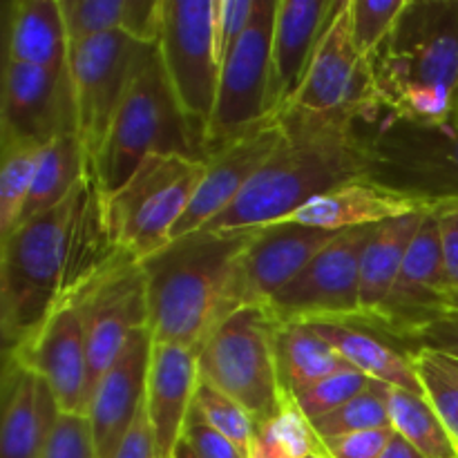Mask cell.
<instances>
[{
    "label": "cell",
    "mask_w": 458,
    "mask_h": 458,
    "mask_svg": "<svg viewBox=\"0 0 458 458\" xmlns=\"http://www.w3.org/2000/svg\"><path fill=\"white\" fill-rule=\"evenodd\" d=\"M125 253L106 217V192L89 173L63 204L0 240V335L4 353L25 347Z\"/></svg>",
    "instance_id": "obj_1"
},
{
    "label": "cell",
    "mask_w": 458,
    "mask_h": 458,
    "mask_svg": "<svg viewBox=\"0 0 458 458\" xmlns=\"http://www.w3.org/2000/svg\"><path fill=\"white\" fill-rule=\"evenodd\" d=\"M282 141L231 208L201 231H240L277 224L343 183L365 179L369 152L358 116L284 110Z\"/></svg>",
    "instance_id": "obj_2"
},
{
    "label": "cell",
    "mask_w": 458,
    "mask_h": 458,
    "mask_svg": "<svg viewBox=\"0 0 458 458\" xmlns=\"http://www.w3.org/2000/svg\"><path fill=\"white\" fill-rule=\"evenodd\" d=\"M255 235L258 228L197 231L143 259L155 343L199 352L240 311V264Z\"/></svg>",
    "instance_id": "obj_3"
},
{
    "label": "cell",
    "mask_w": 458,
    "mask_h": 458,
    "mask_svg": "<svg viewBox=\"0 0 458 458\" xmlns=\"http://www.w3.org/2000/svg\"><path fill=\"white\" fill-rule=\"evenodd\" d=\"M385 114L437 123L458 112V0H407L387 38L367 56Z\"/></svg>",
    "instance_id": "obj_4"
},
{
    "label": "cell",
    "mask_w": 458,
    "mask_h": 458,
    "mask_svg": "<svg viewBox=\"0 0 458 458\" xmlns=\"http://www.w3.org/2000/svg\"><path fill=\"white\" fill-rule=\"evenodd\" d=\"M152 155H182L204 161L165 74L159 47L143 45L92 174L101 191L110 195Z\"/></svg>",
    "instance_id": "obj_5"
},
{
    "label": "cell",
    "mask_w": 458,
    "mask_h": 458,
    "mask_svg": "<svg viewBox=\"0 0 458 458\" xmlns=\"http://www.w3.org/2000/svg\"><path fill=\"white\" fill-rule=\"evenodd\" d=\"M358 128L369 152L367 179L428 204L458 199V112L437 123H419L374 106Z\"/></svg>",
    "instance_id": "obj_6"
},
{
    "label": "cell",
    "mask_w": 458,
    "mask_h": 458,
    "mask_svg": "<svg viewBox=\"0 0 458 458\" xmlns=\"http://www.w3.org/2000/svg\"><path fill=\"white\" fill-rule=\"evenodd\" d=\"M277 329L280 322L267 307H244L197 352L199 378L240 403L258 428L289 405L277 369Z\"/></svg>",
    "instance_id": "obj_7"
},
{
    "label": "cell",
    "mask_w": 458,
    "mask_h": 458,
    "mask_svg": "<svg viewBox=\"0 0 458 458\" xmlns=\"http://www.w3.org/2000/svg\"><path fill=\"white\" fill-rule=\"evenodd\" d=\"M206 161L152 155L132 177L106 195V217L116 249L143 262L173 242V231L191 206Z\"/></svg>",
    "instance_id": "obj_8"
},
{
    "label": "cell",
    "mask_w": 458,
    "mask_h": 458,
    "mask_svg": "<svg viewBox=\"0 0 458 458\" xmlns=\"http://www.w3.org/2000/svg\"><path fill=\"white\" fill-rule=\"evenodd\" d=\"M157 47L204 157L222 72L215 47V0H161Z\"/></svg>",
    "instance_id": "obj_9"
},
{
    "label": "cell",
    "mask_w": 458,
    "mask_h": 458,
    "mask_svg": "<svg viewBox=\"0 0 458 458\" xmlns=\"http://www.w3.org/2000/svg\"><path fill=\"white\" fill-rule=\"evenodd\" d=\"M276 9L277 0H259L253 25L222 63L217 101L206 134V159L276 121L268 114Z\"/></svg>",
    "instance_id": "obj_10"
},
{
    "label": "cell",
    "mask_w": 458,
    "mask_h": 458,
    "mask_svg": "<svg viewBox=\"0 0 458 458\" xmlns=\"http://www.w3.org/2000/svg\"><path fill=\"white\" fill-rule=\"evenodd\" d=\"M376 226L344 231L286 284L267 309L280 325H360V259Z\"/></svg>",
    "instance_id": "obj_11"
},
{
    "label": "cell",
    "mask_w": 458,
    "mask_h": 458,
    "mask_svg": "<svg viewBox=\"0 0 458 458\" xmlns=\"http://www.w3.org/2000/svg\"><path fill=\"white\" fill-rule=\"evenodd\" d=\"M141 47L143 43L121 31L97 36L70 47L67 70L74 89L76 134L89 168L106 146Z\"/></svg>",
    "instance_id": "obj_12"
},
{
    "label": "cell",
    "mask_w": 458,
    "mask_h": 458,
    "mask_svg": "<svg viewBox=\"0 0 458 458\" xmlns=\"http://www.w3.org/2000/svg\"><path fill=\"white\" fill-rule=\"evenodd\" d=\"M88 347L89 394L137 331L150 329L146 273L141 262L123 258L107 268L76 302Z\"/></svg>",
    "instance_id": "obj_13"
},
{
    "label": "cell",
    "mask_w": 458,
    "mask_h": 458,
    "mask_svg": "<svg viewBox=\"0 0 458 458\" xmlns=\"http://www.w3.org/2000/svg\"><path fill=\"white\" fill-rule=\"evenodd\" d=\"M374 106L369 63L353 38L352 4L349 0H340L313 54L302 85L286 110L362 119Z\"/></svg>",
    "instance_id": "obj_14"
},
{
    "label": "cell",
    "mask_w": 458,
    "mask_h": 458,
    "mask_svg": "<svg viewBox=\"0 0 458 458\" xmlns=\"http://www.w3.org/2000/svg\"><path fill=\"white\" fill-rule=\"evenodd\" d=\"M67 134H76L70 70H45L4 61L0 89V146L34 143L45 148Z\"/></svg>",
    "instance_id": "obj_15"
},
{
    "label": "cell",
    "mask_w": 458,
    "mask_h": 458,
    "mask_svg": "<svg viewBox=\"0 0 458 458\" xmlns=\"http://www.w3.org/2000/svg\"><path fill=\"white\" fill-rule=\"evenodd\" d=\"M445 295L447 273L441 231L437 215L429 208L407 249L401 273L369 329L410 343L416 331L443 313Z\"/></svg>",
    "instance_id": "obj_16"
},
{
    "label": "cell",
    "mask_w": 458,
    "mask_h": 458,
    "mask_svg": "<svg viewBox=\"0 0 458 458\" xmlns=\"http://www.w3.org/2000/svg\"><path fill=\"white\" fill-rule=\"evenodd\" d=\"M47 383L63 414H83L89 403L88 347L76 304L63 307L18 352L4 353Z\"/></svg>",
    "instance_id": "obj_17"
},
{
    "label": "cell",
    "mask_w": 458,
    "mask_h": 458,
    "mask_svg": "<svg viewBox=\"0 0 458 458\" xmlns=\"http://www.w3.org/2000/svg\"><path fill=\"white\" fill-rule=\"evenodd\" d=\"M338 235L302 224L258 226V235L240 264L242 309L267 307Z\"/></svg>",
    "instance_id": "obj_18"
},
{
    "label": "cell",
    "mask_w": 458,
    "mask_h": 458,
    "mask_svg": "<svg viewBox=\"0 0 458 458\" xmlns=\"http://www.w3.org/2000/svg\"><path fill=\"white\" fill-rule=\"evenodd\" d=\"M152 344L150 329L137 331L89 394L85 416L92 429L97 458H114L141 411Z\"/></svg>",
    "instance_id": "obj_19"
},
{
    "label": "cell",
    "mask_w": 458,
    "mask_h": 458,
    "mask_svg": "<svg viewBox=\"0 0 458 458\" xmlns=\"http://www.w3.org/2000/svg\"><path fill=\"white\" fill-rule=\"evenodd\" d=\"M280 141L282 128L280 121L276 119L264 128L255 130L249 137L208 157L204 177L197 186L191 206L174 226L173 240L201 231L224 210L231 208Z\"/></svg>",
    "instance_id": "obj_20"
},
{
    "label": "cell",
    "mask_w": 458,
    "mask_h": 458,
    "mask_svg": "<svg viewBox=\"0 0 458 458\" xmlns=\"http://www.w3.org/2000/svg\"><path fill=\"white\" fill-rule=\"evenodd\" d=\"M338 3L340 0H277L268 79V114L273 119H277L298 94Z\"/></svg>",
    "instance_id": "obj_21"
},
{
    "label": "cell",
    "mask_w": 458,
    "mask_h": 458,
    "mask_svg": "<svg viewBox=\"0 0 458 458\" xmlns=\"http://www.w3.org/2000/svg\"><path fill=\"white\" fill-rule=\"evenodd\" d=\"M199 367L197 352L179 344H152L146 383V414L157 458H174L195 403Z\"/></svg>",
    "instance_id": "obj_22"
},
{
    "label": "cell",
    "mask_w": 458,
    "mask_h": 458,
    "mask_svg": "<svg viewBox=\"0 0 458 458\" xmlns=\"http://www.w3.org/2000/svg\"><path fill=\"white\" fill-rule=\"evenodd\" d=\"M429 206L420 197L396 191L371 179H356L329 192L313 197L295 213L277 224H302L322 231H353V228L378 226L389 219L420 213ZM271 226V224H268Z\"/></svg>",
    "instance_id": "obj_23"
},
{
    "label": "cell",
    "mask_w": 458,
    "mask_h": 458,
    "mask_svg": "<svg viewBox=\"0 0 458 458\" xmlns=\"http://www.w3.org/2000/svg\"><path fill=\"white\" fill-rule=\"evenodd\" d=\"M0 458H43L63 416L52 389L16 358L4 356Z\"/></svg>",
    "instance_id": "obj_24"
},
{
    "label": "cell",
    "mask_w": 458,
    "mask_h": 458,
    "mask_svg": "<svg viewBox=\"0 0 458 458\" xmlns=\"http://www.w3.org/2000/svg\"><path fill=\"white\" fill-rule=\"evenodd\" d=\"M4 61L65 70L70 38L61 0H12L4 7Z\"/></svg>",
    "instance_id": "obj_25"
},
{
    "label": "cell",
    "mask_w": 458,
    "mask_h": 458,
    "mask_svg": "<svg viewBox=\"0 0 458 458\" xmlns=\"http://www.w3.org/2000/svg\"><path fill=\"white\" fill-rule=\"evenodd\" d=\"M311 327L331 349L340 353L347 365L365 374L369 380L425 396L423 385L416 376L411 349L401 352L369 327L356 322H311Z\"/></svg>",
    "instance_id": "obj_26"
},
{
    "label": "cell",
    "mask_w": 458,
    "mask_h": 458,
    "mask_svg": "<svg viewBox=\"0 0 458 458\" xmlns=\"http://www.w3.org/2000/svg\"><path fill=\"white\" fill-rule=\"evenodd\" d=\"M72 45L106 34H128L143 45H157L161 0H61Z\"/></svg>",
    "instance_id": "obj_27"
},
{
    "label": "cell",
    "mask_w": 458,
    "mask_h": 458,
    "mask_svg": "<svg viewBox=\"0 0 458 458\" xmlns=\"http://www.w3.org/2000/svg\"><path fill=\"white\" fill-rule=\"evenodd\" d=\"M432 208V206H429ZM428 208V210H429ZM428 210L405 215V217L389 219V222L376 226L374 237L367 244L360 259V313L362 327H369L378 316L380 307L387 300L398 273H401L403 259L411 240L419 233L420 222Z\"/></svg>",
    "instance_id": "obj_28"
},
{
    "label": "cell",
    "mask_w": 458,
    "mask_h": 458,
    "mask_svg": "<svg viewBox=\"0 0 458 458\" xmlns=\"http://www.w3.org/2000/svg\"><path fill=\"white\" fill-rule=\"evenodd\" d=\"M276 349L280 383L289 403H298L304 392L327 376L352 367L313 331L311 325H280Z\"/></svg>",
    "instance_id": "obj_29"
},
{
    "label": "cell",
    "mask_w": 458,
    "mask_h": 458,
    "mask_svg": "<svg viewBox=\"0 0 458 458\" xmlns=\"http://www.w3.org/2000/svg\"><path fill=\"white\" fill-rule=\"evenodd\" d=\"M89 173L92 168H89V161L76 134H67V137L45 146L40 152L38 168H36L25 208H22L21 224L63 204Z\"/></svg>",
    "instance_id": "obj_30"
},
{
    "label": "cell",
    "mask_w": 458,
    "mask_h": 458,
    "mask_svg": "<svg viewBox=\"0 0 458 458\" xmlns=\"http://www.w3.org/2000/svg\"><path fill=\"white\" fill-rule=\"evenodd\" d=\"M387 407L394 432L425 458H458V445L428 396L389 387Z\"/></svg>",
    "instance_id": "obj_31"
},
{
    "label": "cell",
    "mask_w": 458,
    "mask_h": 458,
    "mask_svg": "<svg viewBox=\"0 0 458 458\" xmlns=\"http://www.w3.org/2000/svg\"><path fill=\"white\" fill-rule=\"evenodd\" d=\"M43 148L34 143L0 146V240L21 224Z\"/></svg>",
    "instance_id": "obj_32"
},
{
    "label": "cell",
    "mask_w": 458,
    "mask_h": 458,
    "mask_svg": "<svg viewBox=\"0 0 458 458\" xmlns=\"http://www.w3.org/2000/svg\"><path fill=\"white\" fill-rule=\"evenodd\" d=\"M416 376L458 445V358L437 349H411Z\"/></svg>",
    "instance_id": "obj_33"
},
{
    "label": "cell",
    "mask_w": 458,
    "mask_h": 458,
    "mask_svg": "<svg viewBox=\"0 0 458 458\" xmlns=\"http://www.w3.org/2000/svg\"><path fill=\"white\" fill-rule=\"evenodd\" d=\"M389 385L371 380L365 392L358 394L343 407H338L331 414L313 420L311 428L320 441L327 438L343 437L352 432H365V429L392 428L389 423V407H387Z\"/></svg>",
    "instance_id": "obj_34"
},
{
    "label": "cell",
    "mask_w": 458,
    "mask_h": 458,
    "mask_svg": "<svg viewBox=\"0 0 458 458\" xmlns=\"http://www.w3.org/2000/svg\"><path fill=\"white\" fill-rule=\"evenodd\" d=\"M192 410H195L210 428L217 429L219 434H224V437L242 452V456L249 458L250 447H253L255 441V434H258V425H255V420L250 419L249 411H246L240 403H235L233 398H228L226 394L219 392L217 387H213V385H208L206 380L199 378Z\"/></svg>",
    "instance_id": "obj_35"
},
{
    "label": "cell",
    "mask_w": 458,
    "mask_h": 458,
    "mask_svg": "<svg viewBox=\"0 0 458 458\" xmlns=\"http://www.w3.org/2000/svg\"><path fill=\"white\" fill-rule=\"evenodd\" d=\"M371 380L365 374H360L353 367H344V369L335 371V374L327 376L325 380H320L318 385H313L309 392H304L298 398L295 405L300 407V411L304 414V419L309 423L322 419V416L331 414L338 407H343L344 403H349L352 398H356L358 394L365 392L367 385Z\"/></svg>",
    "instance_id": "obj_36"
},
{
    "label": "cell",
    "mask_w": 458,
    "mask_h": 458,
    "mask_svg": "<svg viewBox=\"0 0 458 458\" xmlns=\"http://www.w3.org/2000/svg\"><path fill=\"white\" fill-rule=\"evenodd\" d=\"M352 4V30L358 49L369 56L389 36L407 0H349Z\"/></svg>",
    "instance_id": "obj_37"
},
{
    "label": "cell",
    "mask_w": 458,
    "mask_h": 458,
    "mask_svg": "<svg viewBox=\"0 0 458 458\" xmlns=\"http://www.w3.org/2000/svg\"><path fill=\"white\" fill-rule=\"evenodd\" d=\"M259 0H215V47L219 63L226 61L258 16Z\"/></svg>",
    "instance_id": "obj_38"
},
{
    "label": "cell",
    "mask_w": 458,
    "mask_h": 458,
    "mask_svg": "<svg viewBox=\"0 0 458 458\" xmlns=\"http://www.w3.org/2000/svg\"><path fill=\"white\" fill-rule=\"evenodd\" d=\"M43 458H97L88 416L63 414L49 437Z\"/></svg>",
    "instance_id": "obj_39"
},
{
    "label": "cell",
    "mask_w": 458,
    "mask_h": 458,
    "mask_svg": "<svg viewBox=\"0 0 458 458\" xmlns=\"http://www.w3.org/2000/svg\"><path fill=\"white\" fill-rule=\"evenodd\" d=\"M392 428L365 429V432L343 434V437L320 441L329 458H378L394 438Z\"/></svg>",
    "instance_id": "obj_40"
},
{
    "label": "cell",
    "mask_w": 458,
    "mask_h": 458,
    "mask_svg": "<svg viewBox=\"0 0 458 458\" xmlns=\"http://www.w3.org/2000/svg\"><path fill=\"white\" fill-rule=\"evenodd\" d=\"M182 443L188 447L192 458H244L224 434L210 428L195 410L188 416Z\"/></svg>",
    "instance_id": "obj_41"
},
{
    "label": "cell",
    "mask_w": 458,
    "mask_h": 458,
    "mask_svg": "<svg viewBox=\"0 0 458 458\" xmlns=\"http://www.w3.org/2000/svg\"><path fill=\"white\" fill-rule=\"evenodd\" d=\"M441 231L443 259H445L447 291L458 289V199H443L432 204Z\"/></svg>",
    "instance_id": "obj_42"
},
{
    "label": "cell",
    "mask_w": 458,
    "mask_h": 458,
    "mask_svg": "<svg viewBox=\"0 0 458 458\" xmlns=\"http://www.w3.org/2000/svg\"><path fill=\"white\" fill-rule=\"evenodd\" d=\"M411 349H437L458 358V311H443L410 340Z\"/></svg>",
    "instance_id": "obj_43"
},
{
    "label": "cell",
    "mask_w": 458,
    "mask_h": 458,
    "mask_svg": "<svg viewBox=\"0 0 458 458\" xmlns=\"http://www.w3.org/2000/svg\"><path fill=\"white\" fill-rule=\"evenodd\" d=\"M114 458H157L155 438H152V429L146 414V401H143L141 411H139L137 420L130 428L128 437L123 438Z\"/></svg>",
    "instance_id": "obj_44"
},
{
    "label": "cell",
    "mask_w": 458,
    "mask_h": 458,
    "mask_svg": "<svg viewBox=\"0 0 458 458\" xmlns=\"http://www.w3.org/2000/svg\"><path fill=\"white\" fill-rule=\"evenodd\" d=\"M249 458H295V456L291 454V452L286 450L277 438H273L267 429H258Z\"/></svg>",
    "instance_id": "obj_45"
},
{
    "label": "cell",
    "mask_w": 458,
    "mask_h": 458,
    "mask_svg": "<svg viewBox=\"0 0 458 458\" xmlns=\"http://www.w3.org/2000/svg\"><path fill=\"white\" fill-rule=\"evenodd\" d=\"M378 458H425L416 447H411L405 438H401L398 434H394V438L389 441V445L385 447V452Z\"/></svg>",
    "instance_id": "obj_46"
},
{
    "label": "cell",
    "mask_w": 458,
    "mask_h": 458,
    "mask_svg": "<svg viewBox=\"0 0 458 458\" xmlns=\"http://www.w3.org/2000/svg\"><path fill=\"white\" fill-rule=\"evenodd\" d=\"M443 311H458V289L447 291L445 309H443Z\"/></svg>",
    "instance_id": "obj_47"
},
{
    "label": "cell",
    "mask_w": 458,
    "mask_h": 458,
    "mask_svg": "<svg viewBox=\"0 0 458 458\" xmlns=\"http://www.w3.org/2000/svg\"><path fill=\"white\" fill-rule=\"evenodd\" d=\"M302 458H329V456H327V452L322 450V445H320V447H318V450L309 452V454H304Z\"/></svg>",
    "instance_id": "obj_48"
},
{
    "label": "cell",
    "mask_w": 458,
    "mask_h": 458,
    "mask_svg": "<svg viewBox=\"0 0 458 458\" xmlns=\"http://www.w3.org/2000/svg\"><path fill=\"white\" fill-rule=\"evenodd\" d=\"M174 458H192V454L188 452V447L182 443V445H179V450H177V454H174Z\"/></svg>",
    "instance_id": "obj_49"
}]
</instances>
